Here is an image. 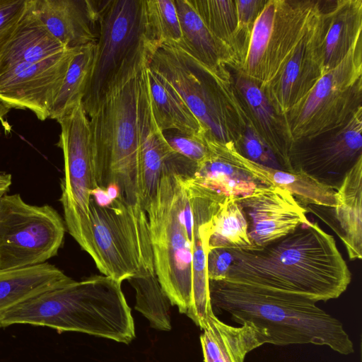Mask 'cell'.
I'll return each mask as SVG.
<instances>
[{
  "label": "cell",
  "instance_id": "6da1fadb",
  "mask_svg": "<svg viewBox=\"0 0 362 362\" xmlns=\"http://www.w3.org/2000/svg\"><path fill=\"white\" fill-rule=\"evenodd\" d=\"M233 255L226 280L300 295L316 303L339 298L351 281L334 238L317 222L303 223L259 249H235Z\"/></svg>",
  "mask_w": 362,
  "mask_h": 362
},
{
  "label": "cell",
  "instance_id": "7a4b0ae2",
  "mask_svg": "<svg viewBox=\"0 0 362 362\" xmlns=\"http://www.w3.org/2000/svg\"><path fill=\"white\" fill-rule=\"evenodd\" d=\"M209 290L213 311H224L240 325L252 324L266 334L268 344H312L343 355L354 352L341 322L306 297L226 279L209 281Z\"/></svg>",
  "mask_w": 362,
  "mask_h": 362
},
{
  "label": "cell",
  "instance_id": "3957f363",
  "mask_svg": "<svg viewBox=\"0 0 362 362\" xmlns=\"http://www.w3.org/2000/svg\"><path fill=\"white\" fill-rule=\"evenodd\" d=\"M121 284L105 275L74 280L1 315L0 327L43 326L129 344L135 337L134 322Z\"/></svg>",
  "mask_w": 362,
  "mask_h": 362
},
{
  "label": "cell",
  "instance_id": "277c9868",
  "mask_svg": "<svg viewBox=\"0 0 362 362\" xmlns=\"http://www.w3.org/2000/svg\"><path fill=\"white\" fill-rule=\"evenodd\" d=\"M151 56L121 71L88 115L97 185L105 189L115 184L120 196L141 205L138 95L141 74Z\"/></svg>",
  "mask_w": 362,
  "mask_h": 362
},
{
  "label": "cell",
  "instance_id": "5b68a950",
  "mask_svg": "<svg viewBox=\"0 0 362 362\" xmlns=\"http://www.w3.org/2000/svg\"><path fill=\"white\" fill-rule=\"evenodd\" d=\"M148 67L181 95L200 123L206 141L238 143L250 122L230 68H210L175 44L157 48Z\"/></svg>",
  "mask_w": 362,
  "mask_h": 362
},
{
  "label": "cell",
  "instance_id": "8992f818",
  "mask_svg": "<svg viewBox=\"0 0 362 362\" xmlns=\"http://www.w3.org/2000/svg\"><path fill=\"white\" fill-rule=\"evenodd\" d=\"M192 164L174 153L164 166L147 214L156 275L171 305L187 314L192 303V251L185 221V177Z\"/></svg>",
  "mask_w": 362,
  "mask_h": 362
},
{
  "label": "cell",
  "instance_id": "52a82bcc",
  "mask_svg": "<svg viewBox=\"0 0 362 362\" xmlns=\"http://www.w3.org/2000/svg\"><path fill=\"white\" fill-rule=\"evenodd\" d=\"M89 216L88 254L103 274L122 282L156 274L148 219L140 204L120 196L100 207L90 198Z\"/></svg>",
  "mask_w": 362,
  "mask_h": 362
},
{
  "label": "cell",
  "instance_id": "ba28073f",
  "mask_svg": "<svg viewBox=\"0 0 362 362\" xmlns=\"http://www.w3.org/2000/svg\"><path fill=\"white\" fill-rule=\"evenodd\" d=\"M362 107V37L284 116L293 142L346 124Z\"/></svg>",
  "mask_w": 362,
  "mask_h": 362
},
{
  "label": "cell",
  "instance_id": "9c48e42d",
  "mask_svg": "<svg viewBox=\"0 0 362 362\" xmlns=\"http://www.w3.org/2000/svg\"><path fill=\"white\" fill-rule=\"evenodd\" d=\"M92 68L82 100L88 115L119 72L155 49L145 37L144 0L101 1Z\"/></svg>",
  "mask_w": 362,
  "mask_h": 362
},
{
  "label": "cell",
  "instance_id": "30bf717a",
  "mask_svg": "<svg viewBox=\"0 0 362 362\" xmlns=\"http://www.w3.org/2000/svg\"><path fill=\"white\" fill-rule=\"evenodd\" d=\"M59 214L35 206L19 194L0 198V271L30 267L56 256L65 234Z\"/></svg>",
  "mask_w": 362,
  "mask_h": 362
},
{
  "label": "cell",
  "instance_id": "8fae6325",
  "mask_svg": "<svg viewBox=\"0 0 362 362\" xmlns=\"http://www.w3.org/2000/svg\"><path fill=\"white\" fill-rule=\"evenodd\" d=\"M61 132L57 146L63 152L64 176L61 180L65 226L81 247L88 252L91 227V191L98 185L93 173L89 118L83 103L59 119Z\"/></svg>",
  "mask_w": 362,
  "mask_h": 362
},
{
  "label": "cell",
  "instance_id": "7c38bea8",
  "mask_svg": "<svg viewBox=\"0 0 362 362\" xmlns=\"http://www.w3.org/2000/svg\"><path fill=\"white\" fill-rule=\"evenodd\" d=\"M315 0H267L254 25L239 69L264 87L276 74L305 28Z\"/></svg>",
  "mask_w": 362,
  "mask_h": 362
},
{
  "label": "cell",
  "instance_id": "4fadbf2b",
  "mask_svg": "<svg viewBox=\"0 0 362 362\" xmlns=\"http://www.w3.org/2000/svg\"><path fill=\"white\" fill-rule=\"evenodd\" d=\"M326 29L325 1L315 0L298 41L274 76L261 88L279 115L284 116L324 74Z\"/></svg>",
  "mask_w": 362,
  "mask_h": 362
},
{
  "label": "cell",
  "instance_id": "5bb4252c",
  "mask_svg": "<svg viewBox=\"0 0 362 362\" xmlns=\"http://www.w3.org/2000/svg\"><path fill=\"white\" fill-rule=\"evenodd\" d=\"M362 107L343 126L293 142L292 171L303 172L336 191L362 156Z\"/></svg>",
  "mask_w": 362,
  "mask_h": 362
},
{
  "label": "cell",
  "instance_id": "9a60e30c",
  "mask_svg": "<svg viewBox=\"0 0 362 362\" xmlns=\"http://www.w3.org/2000/svg\"><path fill=\"white\" fill-rule=\"evenodd\" d=\"M78 49H68L0 74V100L11 108L29 110L38 119L46 120Z\"/></svg>",
  "mask_w": 362,
  "mask_h": 362
},
{
  "label": "cell",
  "instance_id": "2e32d148",
  "mask_svg": "<svg viewBox=\"0 0 362 362\" xmlns=\"http://www.w3.org/2000/svg\"><path fill=\"white\" fill-rule=\"evenodd\" d=\"M237 199L245 216L248 235L255 249L262 248L310 222L307 209L288 191L278 186L262 185Z\"/></svg>",
  "mask_w": 362,
  "mask_h": 362
},
{
  "label": "cell",
  "instance_id": "e0dca14e",
  "mask_svg": "<svg viewBox=\"0 0 362 362\" xmlns=\"http://www.w3.org/2000/svg\"><path fill=\"white\" fill-rule=\"evenodd\" d=\"M192 218V303L186 314L203 329L210 313H213L206 272V253L211 220L222 196L218 192L199 186L187 189Z\"/></svg>",
  "mask_w": 362,
  "mask_h": 362
},
{
  "label": "cell",
  "instance_id": "ac0fdd59",
  "mask_svg": "<svg viewBox=\"0 0 362 362\" xmlns=\"http://www.w3.org/2000/svg\"><path fill=\"white\" fill-rule=\"evenodd\" d=\"M101 1L27 0L28 7L68 49L96 43Z\"/></svg>",
  "mask_w": 362,
  "mask_h": 362
},
{
  "label": "cell",
  "instance_id": "d6986e66",
  "mask_svg": "<svg viewBox=\"0 0 362 362\" xmlns=\"http://www.w3.org/2000/svg\"><path fill=\"white\" fill-rule=\"evenodd\" d=\"M147 66L141 74L138 95L139 168L144 210L156 196L164 166L175 152L154 118L146 74Z\"/></svg>",
  "mask_w": 362,
  "mask_h": 362
},
{
  "label": "cell",
  "instance_id": "ffe728a7",
  "mask_svg": "<svg viewBox=\"0 0 362 362\" xmlns=\"http://www.w3.org/2000/svg\"><path fill=\"white\" fill-rule=\"evenodd\" d=\"M235 90L250 122L269 146L284 170L292 171L289 153L292 145L284 116L277 113L260 86L238 70H233Z\"/></svg>",
  "mask_w": 362,
  "mask_h": 362
},
{
  "label": "cell",
  "instance_id": "44dd1931",
  "mask_svg": "<svg viewBox=\"0 0 362 362\" xmlns=\"http://www.w3.org/2000/svg\"><path fill=\"white\" fill-rule=\"evenodd\" d=\"M204 362H244L251 351L268 344L266 334L249 322L240 327L220 320L213 312L200 335Z\"/></svg>",
  "mask_w": 362,
  "mask_h": 362
},
{
  "label": "cell",
  "instance_id": "7402d4cb",
  "mask_svg": "<svg viewBox=\"0 0 362 362\" xmlns=\"http://www.w3.org/2000/svg\"><path fill=\"white\" fill-rule=\"evenodd\" d=\"M230 158L250 173L261 183L275 185L288 191L305 208L317 205L334 209L336 205L335 191L301 171H286L267 168L242 156L233 143L224 144Z\"/></svg>",
  "mask_w": 362,
  "mask_h": 362
},
{
  "label": "cell",
  "instance_id": "603a6c76",
  "mask_svg": "<svg viewBox=\"0 0 362 362\" xmlns=\"http://www.w3.org/2000/svg\"><path fill=\"white\" fill-rule=\"evenodd\" d=\"M68 49L26 6L0 55V74L18 66L41 62Z\"/></svg>",
  "mask_w": 362,
  "mask_h": 362
},
{
  "label": "cell",
  "instance_id": "cb8c5ba5",
  "mask_svg": "<svg viewBox=\"0 0 362 362\" xmlns=\"http://www.w3.org/2000/svg\"><path fill=\"white\" fill-rule=\"evenodd\" d=\"M173 1L182 35L180 42L175 45L210 68L227 66L232 70L238 69V62L232 50L211 33L189 0Z\"/></svg>",
  "mask_w": 362,
  "mask_h": 362
},
{
  "label": "cell",
  "instance_id": "d4e9b609",
  "mask_svg": "<svg viewBox=\"0 0 362 362\" xmlns=\"http://www.w3.org/2000/svg\"><path fill=\"white\" fill-rule=\"evenodd\" d=\"M74 280L47 262L0 271V315L45 292Z\"/></svg>",
  "mask_w": 362,
  "mask_h": 362
},
{
  "label": "cell",
  "instance_id": "484cf974",
  "mask_svg": "<svg viewBox=\"0 0 362 362\" xmlns=\"http://www.w3.org/2000/svg\"><path fill=\"white\" fill-rule=\"evenodd\" d=\"M206 142L210 154L204 162L197 166L192 176L196 182L226 197L237 199L247 196L260 186L265 185L233 162L223 144Z\"/></svg>",
  "mask_w": 362,
  "mask_h": 362
},
{
  "label": "cell",
  "instance_id": "4316f807",
  "mask_svg": "<svg viewBox=\"0 0 362 362\" xmlns=\"http://www.w3.org/2000/svg\"><path fill=\"white\" fill-rule=\"evenodd\" d=\"M329 4L326 5L324 74L344 59L362 32V0H335Z\"/></svg>",
  "mask_w": 362,
  "mask_h": 362
},
{
  "label": "cell",
  "instance_id": "83f0119b",
  "mask_svg": "<svg viewBox=\"0 0 362 362\" xmlns=\"http://www.w3.org/2000/svg\"><path fill=\"white\" fill-rule=\"evenodd\" d=\"M334 216L337 233L349 259L362 258V156L349 171L335 191Z\"/></svg>",
  "mask_w": 362,
  "mask_h": 362
},
{
  "label": "cell",
  "instance_id": "f1b7e54d",
  "mask_svg": "<svg viewBox=\"0 0 362 362\" xmlns=\"http://www.w3.org/2000/svg\"><path fill=\"white\" fill-rule=\"evenodd\" d=\"M149 95L157 126L204 137L202 126L175 88L148 65L146 67Z\"/></svg>",
  "mask_w": 362,
  "mask_h": 362
},
{
  "label": "cell",
  "instance_id": "f546056e",
  "mask_svg": "<svg viewBox=\"0 0 362 362\" xmlns=\"http://www.w3.org/2000/svg\"><path fill=\"white\" fill-rule=\"evenodd\" d=\"M95 43L79 47L72 58L50 110L58 121L82 103L92 68Z\"/></svg>",
  "mask_w": 362,
  "mask_h": 362
},
{
  "label": "cell",
  "instance_id": "4dcf8cb0",
  "mask_svg": "<svg viewBox=\"0 0 362 362\" xmlns=\"http://www.w3.org/2000/svg\"><path fill=\"white\" fill-rule=\"evenodd\" d=\"M226 247L254 250L247 230V222L237 198L226 197L211 220L208 249Z\"/></svg>",
  "mask_w": 362,
  "mask_h": 362
},
{
  "label": "cell",
  "instance_id": "1f68e13d",
  "mask_svg": "<svg viewBox=\"0 0 362 362\" xmlns=\"http://www.w3.org/2000/svg\"><path fill=\"white\" fill-rule=\"evenodd\" d=\"M127 280L136 291L135 309L149 321L152 328L170 330L171 303L156 274L132 277Z\"/></svg>",
  "mask_w": 362,
  "mask_h": 362
},
{
  "label": "cell",
  "instance_id": "d6a6232c",
  "mask_svg": "<svg viewBox=\"0 0 362 362\" xmlns=\"http://www.w3.org/2000/svg\"><path fill=\"white\" fill-rule=\"evenodd\" d=\"M145 37L155 50L165 44H179L180 25L173 0H144Z\"/></svg>",
  "mask_w": 362,
  "mask_h": 362
},
{
  "label": "cell",
  "instance_id": "836d02e7",
  "mask_svg": "<svg viewBox=\"0 0 362 362\" xmlns=\"http://www.w3.org/2000/svg\"><path fill=\"white\" fill-rule=\"evenodd\" d=\"M189 1L207 28L232 50L238 61L235 54V35L238 27L235 0Z\"/></svg>",
  "mask_w": 362,
  "mask_h": 362
},
{
  "label": "cell",
  "instance_id": "e575fe53",
  "mask_svg": "<svg viewBox=\"0 0 362 362\" xmlns=\"http://www.w3.org/2000/svg\"><path fill=\"white\" fill-rule=\"evenodd\" d=\"M267 1V0H235L238 18L235 54L239 63V69L247 54L255 21Z\"/></svg>",
  "mask_w": 362,
  "mask_h": 362
},
{
  "label": "cell",
  "instance_id": "d590c367",
  "mask_svg": "<svg viewBox=\"0 0 362 362\" xmlns=\"http://www.w3.org/2000/svg\"><path fill=\"white\" fill-rule=\"evenodd\" d=\"M234 146L236 151L249 160L267 168L283 170L271 148L257 134L251 124L247 125Z\"/></svg>",
  "mask_w": 362,
  "mask_h": 362
},
{
  "label": "cell",
  "instance_id": "8d00e7d4",
  "mask_svg": "<svg viewBox=\"0 0 362 362\" xmlns=\"http://www.w3.org/2000/svg\"><path fill=\"white\" fill-rule=\"evenodd\" d=\"M171 148L198 165L204 162L210 154L209 146L204 137L182 133L177 130L163 132Z\"/></svg>",
  "mask_w": 362,
  "mask_h": 362
},
{
  "label": "cell",
  "instance_id": "74e56055",
  "mask_svg": "<svg viewBox=\"0 0 362 362\" xmlns=\"http://www.w3.org/2000/svg\"><path fill=\"white\" fill-rule=\"evenodd\" d=\"M27 6V0H0V55L11 38Z\"/></svg>",
  "mask_w": 362,
  "mask_h": 362
},
{
  "label": "cell",
  "instance_id": "f35d334b",
  "mask_svg": "<svg viewBox=\"0 0 362 362\" xmlns=\"http://www.w3.org/2000/svg\"><path fill=\"white\" fill-rule=\"evenodd\" d=\"M234 250L226 247L208 249L206 272L209 281H222L227 278L234 262Z\"/></svg>",
  "mask_w": 362,
  "mask_h": 362
},
{
  "label": "cell",
  "instance_id": "ab89813d",
  "mask_svg": "<svg viewBox=\"0 0 362 362\" xmlns=\"http://www.w3.org/2000/svg\"><path fill=\"white\" fill-rule=\"evenodd\" d=\"M90 195V198L93 202L100 207L108 206L113 202V200H112L108 196L106 190L98 186L91 191Z\"/></svg>",
  "mask_w": 362,
  "mask_h": 362
},
{
  "label": "cell",
  "instance_id": "60d3db41",
  "mask_svg": "<svg viewBox=\"0 0 362 362\" xmlns=\"http://www.w3.org/2000/svg\"><path fill=\"white\" fill-rule=\"evenodd\" d=\"M12 183L11 174L0 173V198L6 194Z\"/></svg>",
  "mask_w": 362,
  "mask_h": 362
},
{
  "label": "cell",
  "instance_id": "b9f144b4",
  "mask_svg": "<svg viewBox=\"0 0 362 362\" xmlns=\"http://www.w3.org/2000/svg\"><path fill=\"white\" fill-rule=\"evenodd\" d=\"M108 196L112 200H115L118 199L120 197V191L118 187L115 184L109 185L105 189Z\"/></svg>",
  "mask_w": 362,
  "mask_h": 362
},
{
  "label": "cell",
  "instance_id": "7bdbcfd3",
  "mask_svg": "<svg viewBox=\"0 0 362 362\" xmlns=\"http://www.w3.org/2000/svg\"><path fill=\"white\" fill-rule=\"evenodd\" d=\"M11 109V108L9 106L0 100V122L3 120L4 117L7 115Z\"/></svg>",
  "mask_w": 362,
  "mask_h": 362
}]
</instances>
